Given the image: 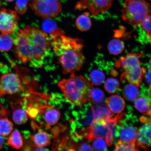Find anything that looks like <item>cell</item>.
I'll use <instances>...</instances> for the list:
<instances>
[{
    "mask_svg": "<svg viewBox=\"0 0 151 151\" xmlns=\"http://www.w3.org/2000/svg\"><path fill=\"white\" fill-rule=\"evenodd\" d=\"M5 1L8 2H11L14 1V0H5Z\"/></svg>",
    "mask_w": 151,
    "mask_h": 151,
    "instance_id": "obj_35",
    "label": "cell"
},
{
    "mask_svg": "<svg viewBox=\"0 0 151 151\" xmlns=\"http://www.w3.org/2000/svg\"><path fill=\"white\" fill-rule=\"evenodd\" d=\"M114 151H139L136 143H128L119 139L116 144Z\"/></svg>",
    "mask_w": 151,
    "mask_h": 151,
    "instance_id": "obj_26",
    "label": "cell"
},
{
    "mask_svg": "<svg viewBox=\"0 0 151 151\" xmlns=\"http://www.w3.org/2000/svg\"><path fill=\"white\" fill-rule=\"evenodd\" d=\"M89 78L88 80L93 85L99 86L104 81L105 76L103 72L99 70L94 69L91 72Z\"/></svg>",
    "mask_w": 151,
    "mask_h": 151,
    "instance_id": "obj_24",
    "label": "cell"
},
{
    "mask_svg": "<svg viewBox=\"0 0 151 151\" xmlns=\"http://www.w3.org/2000/svg\"><path fill=\"white\" fill-rule=\"evenodd\" d=\"M143 53H130L117 60L115 66L122 67L124 71L121 76V80L127 81L130 84L138 86L146 73V68L141 67L140 58Z\"/></svg>",
    "mask_w": 151,
    "mask_h": 151,
    "instance_id": "obj_5",
    "label": "cell"
},
{
    "mask_svg": "<svg viewBox=\"0 0 151 151\" xmlns=\"http://www.w3.org/2000/svg\"><path fill=\"white\" fill-rule=\"evenodd\" d=\"M14 124L8 118L0 119V133L3 136L9 134L12 131Z\"/></svg>",
    "mask_w": 151,
    "mask_h": 151,
    "instance_id": "obj_25",
    "label": "cell"
},
{
    "mask_svg": "<svg viewBox=\"0 0 151 151\" xmlns=\"http://www.w3.org/2000/svg\"><path fill=\"white\" fill-rule=\"evenodd\" d=\"M106 104L109 110L115 113L122 112L126 105L124 99L118 95H113L108 98L106 100Z\"/></svg>",
    "mask_w": 151,
    "mask_h": 151,
    "instance_id": "obj_13",
    "label": "cell"
},
{
    "mask_svg": "<svg viewBox=\"0 0 151 151\" xmlns=\"http://www.w3.org/2000/svg\"><path fill=\"white\" fill-rule=\"evenodd\" d=\"M9 146L16 149H19L23 146V140L21 134L18 131L13 132L8 138L7 141Z\"/></svg>",
    "mask_w": 151,
    "mask_h": 151,
    "instance_id": "obj_19",
    "label": "cell"
},
{
    "mask_svg": "<svg viewBox=\"0 0 151 151\" xmlns=\"http://www.w3.org/2000/svg\"><path fill=\"white\" fill-rule=\"evenodd\" d=\"M30 137L35 146L39 148H43L49 146L51 143L48 134L43 130L39 131Z\"/></svg>",
    "mask_w": 151,
    "mask_h": 151,
    "instance_id": "obj_14",
    "label": "cell"
},
{
    "mask_svg": "<svg viewBox=\"0 0 151 151\" xmlns=\"http://www.w3.org/2000/svg\"><path fill=\"white\" fill-rule=\"evenodd\" d=\"M134 105L139 112L147 116L151 115V100L146 97H142L135 100Z\"/></svg>",
    "mask_w": 151,
    "mask_h": 151,
    "instance_id": "obj_15",
    "label": "cell"
},
{
    "mask_svg": "<svg viewBox=\"0 0 151 151\" xmlns=\"http://www.w3.org/2000/svg\"><path fill=\"white\" fill-rule=\"evenodd\" d=\"M29 5L35 15L45 19L55 17L62 8L60 0H31Z\"/></svg>",
    "mask_w": 151,
    "mask_h": 151,
    "instance_id": "obj_8",
    "label": "cell"
},
{
    "mask_svg": "<svg viewBox=\"0 0 151 151\" xmlns=\"http://www.w3.org/2000/svg\"><path fill=\"white\" fill-rule=\"evenodd\" d=\"M87 142L82 143L78 146L76 147L75 150L77 149V150L79 151H93V148Z\"/></svg>",
    "mask_w": 151,
    "mask_h": 151,
    "instance_id": "obj_32",
    "label": "cell"
},
{
    "mask_svg": "<svg viewBox=\"0 0 151 151\" xmlns=\"http://www.w3.org/2000/svg\"><path fill=\"white\" fill-rule=\"evenodd\" d=\"M14 44L15 55L19 61L35 68L42 67L52 48L47 34L29 25L19 29Z\"/></svg>",
    "mask_w": 151,
    "mask_h": 151,
    "instance_id": "obj_1",
    "label": "cell"
},
{
    "mask_svg": "<svg viewBox=\"0 0 151 151\" xmlns=\"http://www.w3.org/2000/svg\"><path fill=\"white\" fill-rule=\"evenodd\" d=\"M104 88L109 93H116L119 89V82L116 79H107L105 83Z\"/></svg>",
    "mask_w": 151,
    "mask_h": 151,
    "instance_id": "obj_27",
    "label": "cell"
},
{
    "mask_svg": "<svg viewBox=\"0 0 151 151\" xmlns=\"http://www.w3.org/2000/svg\"><path fill=\"white\" fill-rule=\"evenodd\" d=\"M105 98L104 92L97 88H92L90 92L89 101L94 104H101Z\"/></svg>",
    "mask_w": 151,
    "mask_h": 151,
    "instance_id": "obj_23",
    "label": "cell"
},
{
    "mask_svg": "<svg viewBox=\"0 0 151 151\" xmlns=\"http://www.w3.org/2000/svg\"><path fill=\"white\" fill-rule=\"evenodd\" d=\"M58 86L67 102L71 105L81 106L89 101L90 92L93 87L90 81L82 76L71 73L70 77L60 81Z\"/></svg>",
    "mask_w": 151,
    "mask_h": 151,
    "instance_id": "obj_3",
    "label": "cell"
},
{
    "mask_svg": "<svg viewBox=\"0 0 151 151\" xmlns=\"http://www.w3.org/2000/svg\"><path fill=\"white\" fill-rule=\"evenodd\" d=\"M108 48L111 54L118 55L123 51L124 46V43L121 41L117 39H114L109 43Z\"/></svg>",
    "mask_w": 151,
    "mask_h": 151,
    "instance_id": "obj_22",
    "label": "cell"
},
{
    "mask_svg": "<svg viewBox=\"0 0 151 151\" xmlns=\"http://www.w3.org/2000/svg\"><path fill=\"white\" fill-rule=\"evenodd\" d=\"M89 13L86 12L79 16L76 21V25L81 31H86L89 30L92 26Z\"/></svg>",
    "mask_w": 151,
    "mask_h": 151,
    "instance_id": "obj_17",
    "label": "cell"
},
{
    "mask_svg": "<svg viewBox=\"0 0 151 151\" xmlns=\"http://www.w3.org/2000/svg\"><path fill=\"white\" fill-rule=\"evenodd\" d=\"M92 148L93 150L106 151L107 145L104 139L101 138H97L92 140Z\"/></svg>",
    "mask_w": 151,
    "mask_h": 151,
    "instance_id": "obj_29",
    "label": "cell"
},
{
    "mask_svg": "<svg viewBox=\"0 0 151 151\" xmlns=\"http://www.w3.org/2000/svg\"><path fill=\"white\" fill-rule=\"evenodd\" d=\"M122 96L124 99L129 101H133L139 97V91L138 86L130 84L126 85L123 88Z\"/></svg>",
    "mask_w": 151,
    "mask_h": 151,
    "instance_id": "obj_16",
    "label": "cell"
},
{
    "mask_svg": "<svg viewBox=\"0 0 151 151\" xmlns=\"http://www.w3.org/2000/svg\"><path fill=\"white\" fill-rule=\"evenodd\" d=\"M24 91L19 77L16 73H9L0 78V97L20 93Z\"/></svg>",
    "mask_w": 151,
    "mask_h": 151,
    "instance_id": "obj_9",
    "label": "cell"
},
{
    "mask_svg": "<svg viewBox=\"0 0 151 151\" xmlns=\"http://www.w3.org/2000/svg\"><path fill=\"white\" fill-rule=\"evenodd\" d=\"M14 40L8 34L2 33L0 35V51H8L12 48Z\"/></svg>",
    "mask_w": 151,
    "mask_h": 151,
    "instance_id": "obj_21",
    "label": "cell"
},
{
    "mask_svg": "<svg viewBox=\"0 0 151 151\" xmlns=\"http://www.w3.org/2000/svg\"><path fill=\"white\" fill-rule=\"evenodd\" d=\"M12 119L16 124L21 125L27 122L28 120V114L24 109L18 108L13 111Z\"/></svg>",
    "mask_w": 151,
    "mask_h": 151,
    "instance_id": "obj_20",
    "label": "cell"
},
{
    "mask_svg": "<svg viewBox=\"0 0 151 151\" xmlns=\"http://www.w3.org/2000/svg\"><path fill=\"white\" fill-rule=\"evenodd\" d=\"M141 25L146 32L147 39L148 42L151 43V16H149L143 21Z\"/></svg>",
    "mask_w": 151,
    "mask_h": 151,
    "instance_id": "obj_31",
    "label": "cell"
},
{
    "mask_svg": "<svg viewBox=\"0 0 151 151\" xmlns=\"http://www.w3.org/2000/svg\"><path fill=\"white\" fill-rule=\"evenodd\" d=\"M122 118L116 126V137L124 142L136 143L137 129L134 124L137 121V117L133 115L127 114L124 118Z\"/></svg>",
    "mask_w": 151,
    "mask_h": 151,
    "instance_id": "obj_7",
    "label": "cell"
},
{
    "mask_svg": "<svg viewBox=\"0 0 151 151\" xmlns=\"http://www.w3.org/2000/svg\"><path fill=\"white\" fill-rule=\"evenodd\" d=\"M43 31L47 33L51 34L58 28L55 22L50 19V18L46 19L42 24Z\"/></svg>",
    "mask_w": 151,
    "mask_h": 151,
    "instance_id": "obj_28",
    "label": "cell"
},
{
    "mask_svg": "<svg viewBox=\"0 0 151 151\" xmlns=\"http://www.w3.org/2000/svg\"><path fill=\"white\" fill-rule=\"evenodd\" d=\"M52 47L59 63L67 74L80 70L86 62L82 50L83 47L81 40L66 36L59 28L50 34Z\"/></svg>",
    "mask_w": 151,
    "mask_h": 151,
    "instance_id": "obj_2",
    "label": "cell"
},
{
    "mask_svg": "<svg viewBox=\"0 0 151 151\" xmlns=\"http://www.w3.org/2000/svg\"><path fill=\"white\" fill-rule=\"evenodd\" d=\"M124 114H119L114 119L100 117L93 119L89 126L86 129L80 130L75 134L77 139H88V142L94 139L101 138L105 139L108 146H111L113 142V131L119 119Z\"/></svg>",
    "mask_w": 151,
    "mask_h": 151,
    "instance_id": "obj_4",
    "label": "cell"
},
{
    "mask_svg": "<svg viewBox=\"0 0 151 151\" xmlns=\"http://www.w3.org/2000/svg\"><path fill=\"white\" fill-rule=\"evenodd\" d=\"M143 125L137 130L136 144L146 150L151 145V118L142 116L140 118Z\"/></svg>",
    "mask_w": 151,
    "mask_h": 151,
    "instance_id": "obj_12",
    "label": "cell"
},
{
    "mask_svg": "<svg viewBox=\"0 0 151 151\" xmlns=\"http://www.w3.org/2000/svg\"><path fill=\"white\" fill-rule=\"evenodd\" d=\"M29 0H16L15 10L17 14L22 15L26 12Z\"/></svg>",
    "mask_w": 151,
    "mask_h": 151,
    "instance_id": "obj_30",
    "label": "cell"
},
{
    "mask_svg": "<svg viewBox=\"0 0 151 151\" xmlns=\"http://www.w3.org/2000/svg\"><path fill=\"white\" fill-rule=\"evenodd\" d=\"M122 12L123 20L137 27L150 16L151 5L146 0H125Z\"/></svg>",
    "mask_w": 151,
    "mask_h": 151,
    "instance_id": "obj_6",
    "label": "cell"
},
{
    "mask_svg": "<svg viewBox=\"0 0 151 151\" xmlns=\"http://www.w3.org/2000/svg\"><path fill=\"white\" fill-rule=\"evenodd\" d=\"M60 113L58 109H53L46 111L45 114V120L47 128L54 125L59 120Z\"/></svg>",
    "mask_w": 151,
    "mask_h": 151,
    "instance_id": "obj_18",
    "label": "cell"
},
{
    "mask_svg": "<svg viewBox=\"0 0 151 151\" xmlns=\"http://www.w3.org/2000/svg\"><path fill=\"white\" fill-rule=\"evenodd\" d=\"M19 17L16 11L5 8L0 10V32L2 33L11 34L18 27Z\"/></svg>",
    "mask_w": 151,
    "mask_h": 151,
    "instance_id": "obj_11",
    "label": "cell"
},
{
    "mask_svg": "<svg viewBox=\"0 0 151 151\" xmlns=\"http://www.w3.org/2000/svg\"><path fill=\"white\" fill-rule=\"evenodd\" d=\"M114 0H80L75 6L76 10L88 9L92 16H97L110 9Z\"/></svg>",
    "mask_w": 151,
    "mask_h": 151,
    "instance_id": "obj_10",
    "label": "cell"
},
{
    "mask_svg": "<svg viewBox=\"0 0 151 151\" xmlns=\"http://www.w3.org/2000/svg\"><path fill=\"white\" fill-rule=\"evenodd\" d=\"M4 139L3 136L0 133V150L3 148L4 143Z\"/></svg>",
    "mask_w": 151,
    "mask_h": 151,
    "instance_id": "obj_34",
    "label": "cell"
},
{
    "mask_svg": "<svg viewBox=\"0 0 151 151\" xmlns=\"http://www.w3.org/2000/svg\"><path fill=\"white\" fill-rule=\"evenodd\" d=\"M145 76L146 82L149 84H151V70H149V71L146 73Z\"/></svg>",
    "mask_w": 151,
    "mask_h": 151,
    "instance_id": "obj_33",
    "label": "cell"
}]
</instances>
